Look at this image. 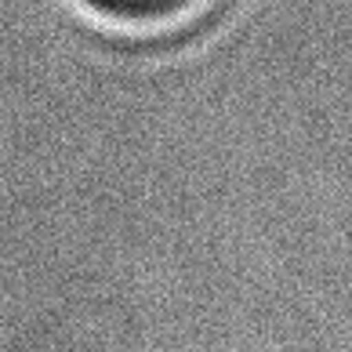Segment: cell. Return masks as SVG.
I'll use <instances>...</instances> for the list:
<instances>
[{
    "mask_svg": "<svg viewBox=\"0 0 352 352\" xmlns=\"http://www.w3.org/2000/svg\"><path fill=\"white\" fill-rule=\"evenodd\" d=\"M76 4L98 22L116 25V30L156 33V30H175V25L192 22L214 0H76Z\"/></svg>",
    "mask_w": 352,
    "mask_h": 352,
    "instance_id": "cell-1",
    "label": "cell"
}]
</instances>
